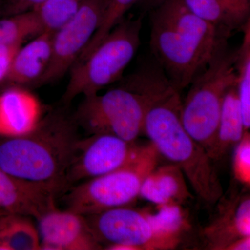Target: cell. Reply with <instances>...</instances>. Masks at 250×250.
Returning <instances> with one entry per match:
<instances>
[{
  "instance_id": "1",
  "label": "cell",
  "mask_w": 250,
  "mask_h": 250,
  "mask_svg": "<svg viewBox=\"0 0 250 250\" xmlns=\"http://www.w3.org/2000/svg\"><path fill=\"white\" fill-rule=\"evenodd\" d=\"M151 11V50L166 77L181 92L230 35L192 13L184 0H166Z\"/></svg>"
},
{
  "instance_id": "2",
  "label": "cell",
  "mask_w": 250,
  "mask_h": 250,
  "mask_svg": "<svg viewBox=\"0 0 250 250\" xmlns=\"http://www.w3.org/2000/svg\"><path fill=\"white\" fill-rule=\"evenodd\" d=\"M120 81L119 86L103 95L84 97L73 118L89 135L111 134L134 142L143 132L151 107L177 88L158 64Z\"/></svg>"
},
{
  "instance_id": "3",
  "label": "cell",
  "mask_w": 250,
  "mask_h": 250,
  "mask_svg": "<svg viewBox=\"0 0 250 250\" xmlns=\"http://www.w3.org/2000/svg\"><path fill=\"white\" fill-rule=\"evenodd\" d=\"M78 127L73 116L62 111L51 112L31 132L0 140V169L62 192L67 187V171L80 139Z\"/></svg>"
},
{
  "instance_id": "4",
  "label": "cell",
  "mask_w": 250,
  "mask_h": 250,
  "mask_svg": "<svg viewBox=\"0 0 250 250\" xmlns=\"http://www.w3.org/2000/svg\"><path fill=\"white\" fill-rule=\"evenodd\" d=\"M180 91L175 89L151 107L143 133L159 155L178 166L201 201L214 207L223 195L220 179L207 150L184 127Z\"/></svg>"
},
{
  "instance_id": "5",
  "label": "cell",
  "mask_w": 250,
  "mask_h": 250,
  "mask_svg": "<svg viewBox=\"0 0 250 250\" xmlns=\"http://www.w3.org/2000/svg\"><path fill=\"white\" fill-rule=\"evenodd\" d=\"M237 59L238 49H229L225 43L192 81L187 98L182 102L184 127L209 156L216 139L225 94L238 83Z\"/></svg>"
},
{
  "instance_id": "6",
  "label": "cell",
  "mask_w": 250,
  "mask_h": 250,
  "mask_svg": "<svg viewBox=\"0 0 250 250\" xmlns=\"http://www.w3.org/2000/svg\"><path fill=\"white\" fill-rule=\"evenodd\" d=\"M142 18H123L101 43L70 70L62 102L69 104L80 95H96L123 78L125 69L141 44Z\"/></svg>"
},
{
  "instance_id": "7",
  "label": "cell",
  "mask_w": 250,
  "mask_h": 250,
  "mask_svg": "<svg viewBox=\"0 0 250 250\" xmlns=\"http://www.w3.org/2000/svg\"><path fill=\"white\" fill-rule=\"evenodd\" d=\"M160 157L152 143L142 145L123 167L72 188L66 196L67 210L88 216L131 205L139 197L143 181L159 166Z\"/></svg>"
},
{
  "instance_id": "8",
  "label": "cell",
  "mask_w": 250,
  "mask_h": 250,
  "mask_svg": "<svg viewBox=\"0 0 250 250\" xmlns=\"http://www.w3.org/2000/svg\"><path fill=\"white\" fill-rule=\"evenodd\" d=\"M108 0H85L76 14L54 33L52 57L38 85L56 82L70 71L98 30Z\"/></svg>"
},
{
  "instance_id": "9",
  "label": "cell",
  "mask_w": 250,
  "mask_h": 250,
  "mask_svg": "<svg viewBox=\"0 0 250 250\" xmlns=\"http://www.w3.org/2000/svg\"><path fill=\"white\" fill-rule=\"evenodd\" d=\"M140 147L136 141L129 142L111 134H90L80 139L67 171V187L121 168Z\"/></svg>"
},
{
  "instance_id": "10",
  "label": "cell",
  "mask_w": 250,
  "mask_h": 250,
  "mask_svg": "<svg viewBox=\"0 0 250 250\" xmlns=\"http://www.w3.org/2000/svg\"><path fill=\"white\" fill-rule=\"evenodd\" d=\"M84 217L102 246L123 245L134 250H152V229L143 209L127 206Z\"/></svg>"
},
{
  "instance_id": "11",
  "label": "cell",
  "mask_w": 250,
  "mask_h": 250,
  "mask_svg": "<svg viewBox=\"0 0 250 250\" xmlns=\"http://www.w3.org/2000/svg\"><path fill=\"white\" fill-rule=\"evenodd\" d=\"M213 217L202 231L207 249L224 250L233 241L250 236V197L248 188L230 187L215 204Z\"/></svg>"
},
{
  "instance_id": "12",
  "label": "cell",
  "mask_w": 250,
  "mask_h": 250,
  "mask_svg": "<svg viewBox=\"0 0 250 250\" xmlns=\"http://www.w3.org/2000/svg\"><path fill=\"white\" fill-rule=\"evenodd\" d=\"M59 193L49 184L15 177L0 169V209L6 214L39 220L57 208L55 199Z\"/></svg>"
},
{
  "instance_id": "13",
  "label": "cell",
  "mask_w": 250,
  "mask_h": 250,
  "mask_svg": "<svg viewBox=\"0 0 250 250\" xmlns=\"http://www.w3.org/2000/svg\"><path fill=\"white\" fill-rule=\"evenodd\" d=\"M39 232L41 250H103L83 215L66 210H51L41 217Z\"/></svg>"
},
{
  "instance_id": "14",
  "label": "cell",
  "mask_w": 250,
  "mask_h": 250,
  "mask_svg": "<svg viewBox=\"0 0 250 250\" xmlns=\"http://www.w3.org/2000/svg\"><path fill=\"white\" fill-rule=\"evenodd\" d=\"M42 117L40 100L25 87L11 85L0 94V139L31 132Z\"/></svg>"
},
{
  "instance_id": "15",
  "label": "cell",
  "mask_w": 250,
  "mask_h": 250,
  "mask_svg": "<svg viewBox=\"0 0 250 250\" xmlns=\"http://www.w3.org/2000/svg\"><path fill=\"white\" fill-rule=\"evenodd\" d=\"M54 33L42 31L18 50L7 83L25 87L38 85L47 70L52 57Z\"/></svg>"
},
{
  "instance_id": "16",
  "label": "cell",
  "mask_w": 250,
  "mask_h": 250,
  "mask_svg": "<svg viewBox=\"0 0 250 250\" xmlns=\"http://www.w3.org/2000/svg\"><path fill=\"white\" fill-rule=\"evenodd\" d=\"M139 197L155 205H184L192 198L183 172L174 164L158 166L143 181Z\"/></svg>"
},
{
  "instance_id": "17",
  "label": "cell",
  "mask_w": 250,
  "mask_h": 250,
  "mask_svg": "<svg viewBox=\"0 0 250 250\" xmlns=\"http://www.w3.org/2000/svg\"><path fill=\"white\" fill-rule=\"evenodd\" d=\"M184 205H156L154 210L143 209L153 231L152 250L175 249L190 228Z\"/></svg>"
},
{
  "instance_id": "18",
  "label": "cell",
  "mask_w": 250,
  "mask_h": 250,
  "mask_svg": "<svg viewBox=\"0 0 250 250\" xmlns=\"http://www.w3.org/2000/svg\"><path fill=\"white\" fill-rule=\"evenodd\" d=\"M188 9L204 21L231 35L250 22L248 0H184Z\"/></svg>"
},
{
  "instance_id": "19",
  "label": "cell",
  "mask_w": 250,
  "mask_h": 250,
  "mask_svg": "<svg viewBox=\"0 0 250 250\" xmlns=\"http://www.w3.org/2000/svg\"><path fill=\"white\" fill-rule=\"evenodd\" d=\"M245 131L237 85L231 87L224 98L214 146L210 157L219 161L234 148Z\"/></svg>"
},
{
  "instance_id": "20",
  "label": "cell",
  "mask_w": 250,
  "mask_h": 250,
  "mask_svg": "<svg viewBox=\"0 0 250 250\" xmlns=\"http://www.w3.org/2000/svg\"><path fill=\"white\" fill-rule=\"evenodd\" d=\"M0 249L41 250L39 229L25 216L4 215L0 228Z\"/></svg>"
},
{
  "instance_id": "21",
  "label": "cell",
  "mask_w": 250,
  "mask_h": 250,
  "mask_svg": "<svg viewBox=\"0 0 250 250\" xmlns=\"http://www.w3.org/2000/svg\"><path fill=\"white\" fill-rule=\"evenodd\" d=\"M250 24L247 23L244 27V37L241 47L238 49L237 70H238V100L243 116L245 131L250 128Z\"/></svg>"
},
{
  "instance_id": "22",
  "label": "cell",
  "mask_w": 250,
  "mask_h": 250,
  "mask_svg": "<svg viewBox=\"0 0 250 250\" xmlns=\"http://www.w3.org/2000/svg\"><path fill=\"white\" fill-rule=\"evenodd\" d=\"M43 31L34 10L0 19V44L23 41Z\"/></svg>"
},
{
  "instance_id": "23",
  "label": "cell",
  "mask_w": 250,
  "mask_h": 250,
  "mask_svg": "<svg viewBox=\"0 0 250 250\" xmlns=\"http://www.w3.org/2000/svg\"><path fill=\"white\" fill-rule=\"evenodd\" d=\"M85 0H46L34 9L44 30L55 32L71 19Z\"/></svg>"
},
{
  "instance_id": "24",
  "label": "cell",
  "mask_w": 250,
  "mask_h": 250,
  "mask_svg": "<svg viewBox=\"0 0 250 250\" xmlns=\"http://www.w3.org/2000/svg\"><path fill=\"white\" fill-rule=\"evenodd\" d=\"M137 1L138 0H108L107 6L100 27L77 61L85 58L91 53Z\"/></svg>"
},
{
  "instance_id": "25",
  "label": "cell",
  "mask_w": 250,
  "mask_h": 250,
  "mask_svg": "<svg viewBox=\"0 0 250 250\" xmlns=\"http://www.w3.org/2000/svg\"><path fill=\"white\" fill-rule=\"evenodd\" d=\"M233 172L236 182L250 188V134L246 131L243 138L234 147Z\"/></svg>"
},
{
  "instance_id": "26",
  "label": "cell",
  "mask_w": 250,
  "mask_h": 250,
  "mask_svg": "<svg viewBox=\"0 0 250 250\" xmlns=\"http://www.w3.org/2000/svg\"><path fill=\"white\" fill-rule=\"evenodd\" d=\"M23 43V41H13L0 44V83L7 82L15 57Z\"/></svg>"
},
{
  "instance_id": "27",
  "label": "cell",
  "mask_w": 250,
  "mask_h": 250,
  "mask_svg": "<svg viewBox=\"0 0 250 250\" xmlns=\"http://www.w3.org/2000/svg\"><path fill=\"white\" fill-rule=\"evenodd\" d=\"M46 0H5L1 5V16H14L32 11Z\"/></svg>"
},
{
  "instance_id": "28",
  "label": "cell",
  "mask_w": 250,
  "mask_h": 250,
  "mask_svg": "<svg viewBox=\"0 0 250 250\" xmlns=\"http://www.w3.org/2000/svg\"><path fill=\"white\" fill-rule=\"evenodd\" d=\"M250 236L243 237L229 245L224 250H250Z\"/></svg>"
},
{
  "instance_id": "29",
  "label": "cell",
  "mask_w": 250,
  "mask_h": 250,
  "mask_svg": "<svg viewBox=\"0 0 250 250\" xmlns=\"http://www.w3.org/2000/svg\"><path fill=\"white\" fill-rule=\"evenodd\" d=\"M164 1L166 0H138L136 4L140 5L143 9L152 11L162 4Z\"/></svg>"
},
{
  "instance_id": "30",
  "label": "cell",
  "mask_w": 250,
  "mask_h": 250,
  "mask_svg": "<svg viewBox=\"0 0 250 250\" xmlns=\"http://www.w3.org/2000/svg\"><path fill=\"white\" fill-rule=\"evenodd\" d=\"M8 215L6 214V213L4 211V210L0 209V218L2 216H4V215Z\"/></svg>"
},
{
  "instance_id": "31",
  "label": "cell",
  "mask_w": 250,
  "mask_h": 250,
  "mask_svg": "<svg viewBox=\"0 0 250 250\" xmlns=\"http://www.w3.org/2000/svg\"><path fill=\"white\" fill-rule=\"evenodd\" d=\"M3 217L4 216L1 217V218H0V228H1V225H2Z\"/></svg>"
},
{
  "instance_id": "32",
  "label": "cell",
  "mask_w": 250,
  "mask_h": 250,
  "mask_svg": "<svg viewBox=\"0 0 250 250\" xmlns=\"http://www.w3.org/2000/svg\"><path fill=\"white\" fill-rule=\"evenodd\" d=\"M1 5H2V2H0V16H1Z\"/></svg>"
}]
</instances>
